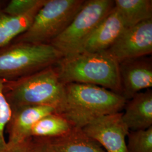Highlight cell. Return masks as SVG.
Wrapping results in <instances>:
<instances>
[{
  "label": "cell",
  "mask_w": 152,
  "mask_h": 152,
  "mask_svg": "<svg viewBox=\"0 0 152 152\" xmlns=\"http://www.w3.org/2000/svg\"><path fill=\"white\" fill-rule=\"evenodd\" d=\"M54 66L64 85L71 83L91 85L121 95L119 63L107 51L68 55Z\"/></svg>",
  "instance_id": "cell-2"
},
{
  "label": "cell",
  "mask_w": 152,
  "mask_h": 152,
  "mask_svg": "<svg viewBox=\"0 0 152 152\" xmlns=\"http://www.w3.org/2000/svg\"><path fill=\"white\" fill-rule=\"evenodd\" d=\"M40 0H11L6 2L3 11L8 16H20L37 5Z\"/></svg>",
  "instance_id": "cell-19"
},
{
  "label": "cell",
  "mask_w": 152,
  "mask_h": 152,
  "mask_svg": "<svg viewBox=\"0 0 152 152\" xmlns=\"http://www.w3.org/2000/svg\"><path fill=\"white\" fill-rule=\"evenodd\" d=\"M45 2L46 0H40L37 5L26 14L17 17H11L7 15L3 11L6 1H0V48L10 43L29 27Z\"/></svg>",
  "instance_id": "cell-13"
},
{
  "label": "cell",
  "mask_w": 152,
  "mask_h": 152,
  "mask_svg": "<svg viewBox=\"0 0 152 152\" xmlns=\"http://www.w3.org/2000/svg\"><path fill=\"white\" fill-rule=\"evenodd\" d=\"M63 57L51 44L12 41L0 48V78L15 80L54 65Z\"/></svg>",
  "instance_id": "cell-4"
},
{
  "label": "cell",
  "mask_w": 152,
  "mask_h": 152,
  "mask_svg": "<svg viewBox=\"0 0 152 152\" xmlns=\"http://www.w3.org/2000/svg\"><path fill=\"white\" fill-rule=\"evenodd\" d=\"M118 63L152 53V19L126 28L107 51Z\"/></svg>",
  "instance_id": "cell-7"
},
{
  "label": "cell",
  "mask_w": 152,
  "mask_h": 152,
  "mask_svg": "<svg viewBox=\"0 0 152 152\" xmlns=\"http://www.w3.org/2000/svg\"><path fill=\"white\" fill-rule=\"evenodd\" d=\"M114 6L113 0H85L81 9L70 24L50 44L63 57L75 54Z\"/></svg>",
  "instance_id": "cell-6"
},
{
  "label": "cell",
  "mask_w": 152,
  "mask_h": 152,
  "mask_svg": "<svg viewBox=\"0 0 152 152\" xmlns=\"http://www.w3.org/2000/svg\"><path fill=\"white\" fill-rule=\"evenodd\" d=\"M6 81L0 78V151L7 144L4 135L5 129L10 120L12 109L4 94V85Z\"/></svg>",
  "instance_id": "cell-18"
},
{
  "label": "cell",
  "mask_w": 152,
  "mask_h": 152,
  "mask_svg": "<svg viewBox=\"0 0 152 152\" xmlns=\"http://www.w3.org/2000/svg\"><path fill=\"white\" fill-rule=\"evenodd\" d=\"M114 7L126 28L152 19L151 0H115Z\"/></svg>",
  "instance_id": "cell-15"
},
{
  "label": "cell",
  "mask_w": 152,
  "mask_h": 152,
  "mask_svg": "<svg viewBox=\"0 0 152 152\" xmlns=\"http://www.w3.org/2000/svg\"><path fill=\"white\" fill-rule=\"evenodd\" d=\"M126 28L122 19L113 7L81 44L76 53L107 51Z\"/></svg>",
  "instance_id": "cell-10"
},
{
  "label": "cell",
  "mask_w": 152,
  "mask_h": 152,
  "mask_svg": "<svg viewBox=\"0 0 152 152\" xmlns=\"http://www.w3.org/2000/svg\"><path fill=\"white\" fill-rule=\"evenodd\" d=\"M85 0H46L27 29L12 42L50 44L81 9Z\"/></svg>",
  "instance_id": "cell-5"
},
{
  "label": "cell",
  "mask_w": 152,
  "mask_h": 152,
  "mask_svg": "<svg viewBox=\"0 0 152 152\" xmlns=\"http://www.w3.org/2000/svg\"><path fill=\"white\" fill-rule=\"evenodd\" d=\"M127 137L128 152H152V127L142 130L130 131Z\"/></svg>",
  "instance_id": "cell-17"
},
{
  "label": "cell",
  "mask_w": 152,
  "mask_h": 152,
  "mask_svg": "<svg viewBox=\"0 0 152 152\" xmlns=\"http://www.w3.org/2000/svg\"><path fill=\"white\" fill-rule=\"evenodd\" d=\"M4 94L11 109L29 105L53 107L56 113L62 104L64 85L54 65L12 81H6Z\"/></svg>",
  "instance_id": "cell-3"
},
{
  "label": "cell",
  "mask_w": 152,
  "mask_h": 152,
  "mask_svg": "<svg viewBox=\"0 0 152 152\" xmlns=\"http://www.w3.org/2000/svg\"><path fill=\"white\" fill-rule=\"evenodd\" d=\"M122 112L92 121L82 128L88 136L103 147L106 152H128L126 138L130 130L122 119Z\"/></svg>",
  "instance_id": "cell-8"
},
{
  "label": "cell",
  "mask_w": 152,
  "mask_h": 152,
  "mask_svg": "<svg viewBox=\"0 0 152 152\" xmlns=\"http://www.w3.org/2000/svg\"><path fill=\"white\" fill-rule=\"evenodd\" d=\"M29 152H53L49 138L32 137L30 143Z\"/></svg>",
  "instance_id": "cell-20"
},
{
  "label": "cell",
  "mask_w": 152,
  "mask_h": 152,
  "mask_svg": "<svg viewBox=\"0 0 152 152\" xmlns=\"http://www.w3.org/2000/svg\"><path fill=\"white\" fill-rule=\"evenodd\" d=\"M126 100L120 94L98 86L71 83L64 85V96L56 113L74 127L83 128L104 115L121 112Z\"/></svg>",
  "instance_id": "cell-1"
},
{
  "label": "cell",
  "mask_w": 152,
  "mask_h": 152,
  "mask_svg": "<svg viewBox=\"0 0 152 152\" xmlns=\"http://www.w3.org/2000/svg\"><path fill=\"white\" fill-rule=\"evenodd\" d=\"M73 126L61 115L48 114L39 120L31 131L32 137L54 138L66 134Z\"/></svg>",
  "instance_id": "cell-16"
},
{
  "label": "cell",
  "mask_w": 152,
  "mask_h": 152,
  "mask_svg": "<svg viewBox=\"0 0 152 152\" xmlns=\"http://www.w3.org/2000/svg\"><path fill=\"white\" fill-rule=\"evenodd\" d=\"M53 152H106L82 128L73 127L62 136L49 138Z\"/></svg>",
  "instance_id": "cell-14"
},
{
  "label": "cell",
  "mask_w": 152,
  "mask_h": 152,
  "mask_svg": "<svg viewBox=\"0 0 152 152\" xmlns=\"http://www.w3.org/2000/svg\"><path fill=\"white\" fill-rule=\"evenodd\" d=\"M122 119L130 131L146 130L152 127V91L137 93L126 101Z\"/></svg>",
  "instance_id": "cell-12"
},
{
  "label": "cell",
  "mask_w": 152,
  "mask_h": 152,
  "mask_svg": "<svg viewBox=\"0 0 152 152\" xmlns=\"http://www.w3.org/2000/svg\"><path fill=\"white\" fill-rule=\"evenodd\" d=\"M32 138L16 144L7 142L5 147L0 151V152H29L30 143Z\"/></svg>",
  "instance_id": "cell-21"
},
{
  "label": "cell",
  "mask_w": 152,
  "mask_h": 152,
  "mask_svg": "<svg viewBox=\"0 0 152 152\" xmlns=\"http://www.w3.org/2000/svg\"><path fill=\"white\" fill-rule=\"evenodd\" d=\"M56 113L54 108L48 106L29 105L12 109L11 118L6 126L8 141L16 144L32 138L33 126L45 116Z\"/></svg>",
  "instance_id": "cell-11"
},
{
  "label": "cell",
  "mask_w": 152,
  "mask_h": 152,
  "mask_svg": "<svg viewBox=\"0 0 152 152\" xmlns=\"http://www.w3.org/2000/svg\"><path fill=\"white\" fill-rule=\"evenodd\" d=\"M121 95L130 100L142 90L152 87L151 57L143 56L119 63Z\"/></svg>",
  "instance_id": "cell-9"
}]
</instances>
